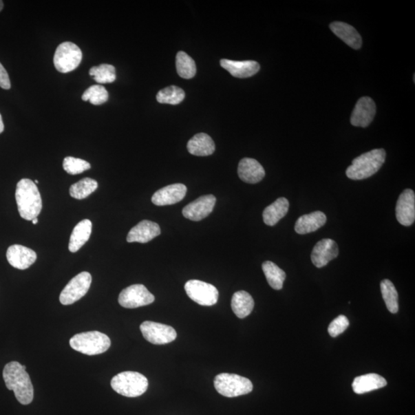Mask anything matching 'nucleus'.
<instances>
[{
    "label": "nucleus",
    "mask_w": 415,
    "mask_h": 415,
    "mask_svg": "<svg viewBox=\"0 0 415 415\" xmlns=\"http://www.w3.org/2000/svg\"><path fill=\"white\" fill-rule=\"evenodd\" d=\"M0 87L4 89H10L11 88L9 75L1 63H0Z\"/></svg>",
    "instance_id": "nucleus-37"
},
{
    "label": "nucleus",
    "mask_w": 415,
    "mask_h": 415,
    "mask_svg": "<svg viewBox=\"0 0 415 415\" xmlns=\"http://www.w3.org/2000/svg\"><path fill=\"white\" fill-rule=\"evenodd\" d=\"M238 174L243 182L256 184L264 179L266 172L258 161L251 158H244L239 164Z\"/></svg>",
    "instance_id": "nucleus-19"
},
{
    "label": "nucleus",
    "mask_w": 415,
    "mask_h": 415,
    "mask_svg": "<svg viewBox=\"0 0 415 415\" xmlns=\"http://www.w3.org/2000/svg\"><path fill=\"white\" fill-rule=\"evenodd\" d=\"M381 292L388 311L392 314L398 312V294L393 283L388 279L381 282Z\"/></svg>",
    "instance_id": "nucleus-30"
},
{
    "label": "nucleus",
    "mask_w": 415,
    "mask_h": 415,
    "mask_svg": "<svg viewBox=\"0 0 415 415\" xmlns=\"http://www.w3.org/2000/svg\"><path fill=\"white\" fill-rule=\"evenodd\" d=\"M16 200L19 213L25 220H34L41 214L42 198L34 182L29 179L19 181L17 186Z\"/></svg>",
    "instance_id": "nucleus-2"
},
{
    "label": "nucleus",
    "mask_w": 415,
    "mask_h": 415,
    "mask_svg": "<svg viewBox=\"0 0 415 415\" xmlns=\"http://www.w3.org/2000/svg\"><path fill=\"white\" fill-rule=\"evenodd\" d=\"M161 234V228L157 223L143 220L130 230L127 235L128 242L147 243Z\"/></svg>",
    "instance_id": "nucleus-18"
},
{
    "label": "nucleus",
    "mask_w": 415,
    "mask_h": 415,
    "mask_svg": "<svg viewBox=\"0 0 415 415\" xmlns=\"http://www.w3.org/2000/svg\"><path fill=\"white\" fill-rule=\"evenodd\" d=\"M3 8V2L1 1V0H0V12L2 11Z\"/></svg>",
    "instance_id": "nucleus-39"
},
{
    "label": "nucleus",
    "mask_w": 415,
    "mask_h": 415,
    "mask_svg": "<svg viewBox=\"0 0 415 415\" xmlns=\"http://www.w3.org/2000/svg\"><path fill=\"white\" fill-rule=\"evenodd\" d=\"M395 213L401 225L412 226L415 221V194L412 189H406L400 195Z\"/></svg>",
    "instance_id": "nucleus-13"
},
{
    "label": "nucleus",
    "mask_w": 415,
    "mask_h": 415,
    "mask_svg": "<svg viewBox=\"0 0 415 415\" xmlns=\"http://www.w3.org/2000/svg\"><path fill=\"white\" fill-rule=\"evenodd\" d=\"M330 29L335 36L354 50H359L362 45V39L359 32L353 26L345 23L334 22Z\"/></svg>",
    "instance_id": "nucleus-22"
},
{
    "label": "nucleus",
    "mask_w": 415,
    "mask_h": 415,
    "mask_svg": "<svg viewBox=\"0 0 415 415\" xmlns=\"http://www.w3.org/2000/svg\"><path fill=\"white\" fill-rule=\"evenodd\" d=\"M6 387L14 392L19 403L30 405L34 400V390L30 375L17 361H11L6 365L3 372Z\"/></svg>",
    "instance_id": "nucleus-1"
},
{
    "label": "nucleus",
    "mask_w": 415,
    "mask_h": 415,
    "mask_svg": "<svg viewBox=\"0 0 415 415\" xmlns=\"http://www.w3.org/2000/svg\"><path fill=\"white\" fill-rule=\"evenodd\" d=\"M262 270L268 285L275 290H281L286 278V273L274 262L270 261L263 263Z\"/></svg>",
    "instance_id": "nucleus-28"
},
{
    "label": "nucleus",
    "mask_w": 415,
    "mask_h": 415,
    "mask_svg": "<svg viewBox=\"0 0 415 415\" xmlns=\"http://www.w3.org/2000/svg\"><path fill=\"white\" fill-rule=\"evenodd\" d=\"M37 183H38V180H36V181H35V184H37Z\"/></svg>",
    "instance_id": "nucleus-41"
},
{
    "label": "nucleus",
    "mask_w": 415,
    "mask_h": 415,
    "mask_svg": "<svg viewBox=\"0 0 415 415\" xmlns=\"http://www.w3.org/2000/svg\"><path fill=\"white\" fill-rule=\"evenodd\" d=\"M217 392L227 398H235L252 392L253 385L249 379L235 374L222 373L215 378Z\"/></svg>",
    "instance_id": "nucleus-6"
},
{
    "label": "nucleus",
    "mask_w": 415,
    "mask_h": 415,
    "mask_svg": "<svg viewBox=\"0 0 415 415\" xmlns=\"http://www.w3.org/2000/svg\"><path fill=\"white\" fill-rule=\"evenodd\" d=\"M187 149L190 154L196 156H208L214 153L215 146L213 138L209 135L199 134L188 142Z\"/></svg>",
    "instance_id": "nucleus-24"
},
{
    "label": "nucleus",
    "mask_w": 415,
    "mask_h": 415,
    "mask_svg": "<svg viewBox=\"0 0 415 415\" xmlns=\"http://www.w3.org/2000/svg\"><path fill=\"white\" fill-rule=\"evenodd\" d=\"M189 297L202 306H212L219 299V291L209 283L200 280H189L184 285Z\"/></svg>",
    "instance_id": "nucleus-8"
},
{
    "label": "nucleus",
    "mask_w": 415,
    "mask_h": 415,
    "mask_svg": "<svg viewBox=\"0 0 415 415\" xmlns=\"http://www.w3.org/2000/svg\"><path fill=\"white\" fill-rule=\"evenodd\" d=\"M155 297L146 286L140 284L133 285L123 290L118 296V303L126 308H136L151 304Z\"/></svg>",
    "instance_id": "nucleus-10"
},
{
    "label": "nucleus",
    "mask_w": 415,
    "mask_h": 415,
    "mask_svg": "<svg viewBox=\"0 0 415 415\" xmlns=\"http://www.w3.org/2000/svg\"><path fill=\"white\" fill-rule=\"evenodd\" d=\"M89 75L98 83H111L116 80V68L109 64H101L98 67H92Z\"/></svg>",
    "instance_id": "nucleus-33"
},
{
    "label": "nucleus",
    "mask_w": 415,
    "mask_h": 415,
    "mask_svg": "<svg viewBox=\"0 0 415 415\" xmlns=\"http://www.w3.org/2000/svg\"><path fill=\"white\" fill-rule=\"evenodd\" d=\"M386 151L383 149H373L355 158L346 170V175L352 180H362L370 178L383 166Z\"/></svg>",
    "instance_id": "nucleus-3"
},
{
    "label": "nucleus",
    "mask_w": 415,
    "mask_h": 415,
    "mask_svg": "<svg viewBox=\"0 0 415 415\" xmlns=\"http://www.w3.org/2000/svg\"><path fill=\"white\" fill-rule=\"evenodd\" d=\"M85 102L89 101L92 105H98L107 103L109 100V94L107 89L101 85H92L82 96Z\"/></svg>",
    "instance_id": "nucleus-34"
},
{
    "label": "nucleus",
    "mask_w": 415,
    "mask_h": 415,
    "mask_svg": "<svg viewBox=\"0 0 415 415\" xmlns=\"http://www.w3.org/2000/svg\"><path fill=\"white\" fill-rule=\"evenodd\" d=\"M32 224H34V225H36V224L39 222V220L36 218L34 220H32Z\"/></svg>",
    "instance_id": "nucleus-40"
},
{
    "label": "nucleus",
    "mask_w": 415,
    "mask_h": 415,
    "mask_svg": "<svg viewBox=\"0 0 415 415\" xmlns=\"http://www.w3.org/2000/svg\"><path fill=\"white\" fill-rule=\"evenodd\" d=\"M113 390L128 398L141 396L148 390V379L135 372H125L116 375L111 381Z\"/></svg>",
    "instance_id": "nucleus-4"
},
{
    "label": "nucleus",
    "mask_w": 415,
    "mask_h": 415,
    "mask_svg": "<svg viewBox=\"0 0 415 415\" xmlns=\"http://www.w3.org/2000/svg\"><path fill=\"white\" fill-rule=\"evenodd\" d=\"M92 283V276L87 272L81 273L71 279L59 296L63 306H69L81 299L88 292Z\"/></svg>",
    "instance_id": "nucleus-9"
},
{
    "label": "nucleus",
    "mask_w": 415,
    "mask_h": 415,
    "mask_svg": "<svg viewBox=\"0 0 415 415\" xmlns=\"http://www.w3.org/2000/svg\"><path fill=\"white\" fill-rule=\"evenodd\" d=\"M348 326L349 321L348 318L346 316L341 315L331 322V324L328 326V331L332 338H335L343 333Z\"/></svg>",
    "instance_id": "nucleus-36"
},
{
    "label": "nucleus",
    "mask_w": 415,
    "mask_h": 415,
    "mask_svg": "<svg viewBox=\"0 0 415 415\" xmlns=\"http://www.w3.org/2000/svg\"><path fill=\"white\" fill-rule=\"evenodd\" d=\"M140 330L145 339L153 345H166L177 338V333L173 327L154 321H144Z\"/></svg>",
    "instance_id": "nucleus-11"
},
{
    "label": "nucleus",
    "mask_w": 415,
    "mask_h": 415,
    "mask_svg": "<svg viewBox=\"0 0 415 415\" xmlns=\"http://www.w3.org/2000/svg\"><path fill=\"white\" fill-rule=\"evenodd\" d=\"M4 131V124L1 114H0V134Z\"/></svg>",
    "instance_id": "nucleus-38"
},
{
    "label": "nucleus",
    "mask_w": 415,
    "mask_h": 415,
    "mask_svg": "<svg viewBox=\"0 0 415 415\" xmlns=\"http://www.w3.org/2000/svg\"><path fill=\"white\" fill-rule=\"evenodd\" d=\"M376 114V105L372 98L362 97L355 105L351 116L352 126L365 128L372 123Z\"/></svg>",
    "instance_id": "nucleus-14"
},
{
    "label": "nucleus",
    "mask_w": 415,
    "mask_h": 415,
    "mask_svg": "<svg viewBox=\"0 0 415 415\" xmlns=\"http://www.w3.org/2000/svg\"><path fill=\"white\" fill-rule=\"evenodd\" d=\"M184 97L186 94L183 89L175 85H171L158 92L156 100L162 104L178 105L184 100Z\"/></svg>",
    "instance_id": "nucleus-32"
},
{
    "label": "nucleus",
    "mask_w": 415,
    "mask_h": 415,
    "mask_svg": "<svg viewBox=\"0 0 415 415\" xmlns=\"http://www.w3.org/2000/svg\"><path fill=\"white\" fill-rule=\"evenodd\" d=\"M327 222L325 213L316 211V212L301 215L295 223V232L299 235H306L315 232Z\"/></svg>",
    "instance_id": "nucleus-21"
},
{
    "label": "nucleus",
    "mask_w": 415,
    "mask_h": 415,
    "mask_svg": "<svg viewBox=\"0 0 415 415\" xmlns=\"http://www.w3.org/2000/svg\"><path fill=\"white\" fill-rule=\"evenodd\" d=\"M339 254L337 243L331 239L321 240L313 248L311 255L313 265L317 268L326 266Z\"/></svg>",
    "instance_id": "nucleus-15"
},
{
    "label": "nucleus",
    "mask_w": 415,
    "mask_h": 415,
    "mask_svg": "<svg viewBox=\"0 0 415 415\" xmlns=\"http://www.w3.org/2000/svg\"><path fill=\"white\" fill-rule=\"evenodd\" d=\"M6 259L12 267L25 270L34 264L37 259V255L34 250L28 247L13 245L8 248Z\"/></svg>",
    "instance_id": "nucleus-17"
},
{
    "label": "nucleus",
    "mask_w": 415,
    "mask_h": 415,
    "mask_svg": "<svg viewBox=\"0 0 415 415\" xmlns=\"http://www.w3.org/2000/svg\"><path fill=\"white\" fill-rule=\"evenodd\" d=\"M289 209V202L284 197L275 201L263 212V221L268 226H274L287 215Z\"/></svg>",
    "instance_id": "nucleus-25"
},
{
    "label": "nucleus",
    "mask_w": 415,
    "mask_h": 415,
    "mask_svg": "<svg viewBox=\"0 0 415 415\" xmlns=\"http://www.w3.org/2000/svg\"><path fill=\"white\" fill-rule=\"evenodd\" d=\"M215 202L216 198L213 195L201 196L184 207L182 215L191 221H201L212 213Z\"/></svg>",
    "instance_id": "nucleus-12"
},
{
    "label": "nucleus",
    "mask_w": 415,
    "mask_h": 415,
    "mask_svg": "<svg viewBox=\"0 0 415 415\" xmlns=\"http://www.w3.org/2000/svg\"><path fill=\"white\" fill-rule=\"evenodd\" d=\"M92 228V222L89 220L77 224L70 236L69 250L71 253L78 252L89 241Z\"/></svg>",
    "instance_id": "nucleus-26"
},
{
    "label": "nucleus",
    "mask_w": 415,
    "mask_h": 415,
    "mask_svg": "<svg viewBox=\"0 0 415 415\" xmlns=\"http://www.w3.org/2000/svg\"><path fill=\"white\" fill-rule=\"evenodd\" d=\"M387 381L378 374H367L355 378L352 388L354 393L358 394H365L374 390H380L387 385Z\"/></svg>",
    "instance_id": "nucleus-23"
},
{
    "label": "nucleus",
    "mask_w": 415,
    "mask_h": 415,
    "mask_svg": "<svg viewBox=\"0 0 415 415\" xmlns=\"http://www.w3.org/2000/svg\"><path fill=\"white\" fill-rule=\"evenodd\" d=\"M178 74L183 78H193L196 74V65L193 58L190 57L187 52L180 51L176 55L175 61Z\"/></svg>",
    "instance_id": "nucleus-29"
},
{
    "label": "nucleus",
    "mask_w": 415,
    "mask_h": 415,
    "mask_svg": "<svg viewBox=\"0 0 415 415\" xmlns=\"http://www.w3.org/2000/svg\"><path fill=\"white\" fill-rule=\"evenodd\" d=\"M231 306L237 317L245 319L252 313L255 302L251 295L245 291H240L233 295Z\"/></svg>",
    "instance_id": "nucleus-27"
},
{
    "label": "nucleus",
    "mask_w": 415,
    "mask_h": 415,
    "mask_svg": "<svg viewBox=\"0 0 415 415\" xmlns=\"http://www.w3.org/2000/svg\"><path fill=\"white\" fill-rule=\"evenodd\" d=\"M82 59L83 52L81 48L74 43L65 42L58 46L54 62L57 71L68 74L80 65Z\"/></svg>",
    "instance_id": "nucleus-7"
},
{
    "label": "nucleus",
    "mask_w": 415,
    "mask_h": 415,
    "mask_svg": "<svg viewBox=\"0 0 415 415\" xmlns=\"http://www.w3.org/2000/svg\"><path fill=\"white\" fill-rule=\"evenodd\" d=\"M221 67L227 70L231 75L236 78H248L260 70L259 63L253 61H233L224 58L220 61Z\"/></svg>",
    "instance_id": "nucleus-20"
},
{
    "label": "nucleus",
    "mask_w": 415,
    "mask_h": 415,
    "mask_svg": "<svg viewBox=\"0 0 415 415\" xmlns=\"http://www.w3.org/2000/svg\"><path fill=\"white\" fill-rule=\"evenodd\" d=\"M187 193L184 184L177 183L163 187L151 197V202L158 206L174 205L182 201Z\"/></svg>",
    "instance_id": "nucleus-16"
},
{
    "label": "nucleus",
    "mask_w": 415,
    "mask_h": 415,
    "mask_svg": "<svg viewBox=\"0 0 415 415\" xmlns=\"http://www.w3.org/2000/svg\"><path fill=\"white\" fill-rule=\"evenodd\" d=\"M98 188V182L90 178L78 181L72 184L70 189V193L74 199L81 200L94 193Z\"/></svg>",
    "instance_id": "nucleus-31"
},
{
    "label": "nucleus",
    "mask_w": 415,
    "mask_h": 415,
    "mask_svg": "<svg viewBox=\"0 0 415 415\" xmlns=\"http://www.w3.org/2000/svg\"><path fill=\"white\" fill-rule=\"evenodd\" d=\"M90 164L78 158L65 157L63 160V169L67 173L74 175L81 174L85 171L90 169Z\"/></svg>",
    "instance_id": "nucleus-35"
},
{
    "label": "nucleus",
    "mask_w": 415,
    "mask_h": 415,
    "mask_svg": "<svg viewBox=\"0 0 415 415\" xmlns=\"http://www.w3.org/2000/svg\"><path fill=\"white\" fill-rule=\"evenodd\" d=\"M70 344L76 352L96 355L107 352L111 346V341L107 334L94 331L74 335L71 338Z\"/></svg>",
    "instance_id": "nucleus-5"
}]
</instances>
